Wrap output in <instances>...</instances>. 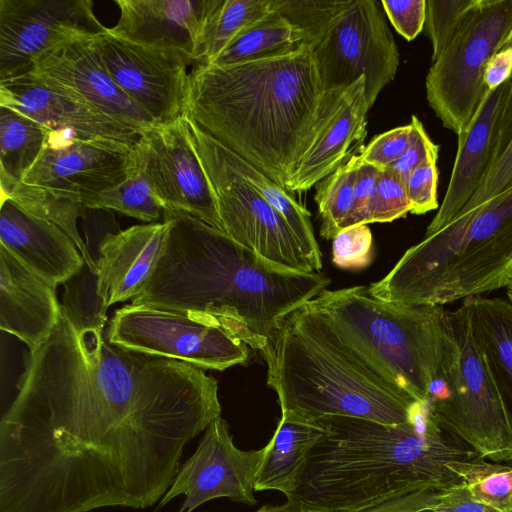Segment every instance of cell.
Instances as JSON below:
<instances>
[{
    "mask_svg": "<svg viewBox=\"0 0 512 512\" xmlns=\"http://www.w3.org/2000/svg\"><path fill=\"white\" fill-rule=\"evenodd\" d=\"M380 3L393 27L407 41L420 34L426 21V0H382Z\"/></svg>",
    "mask_w": 512,
    "mask_h": 512,
    "instance_id": "ee69618b",
    "label": "cell"
},
{
    "mask_svg": "<svg viewBox=\"0 0 512 512\" xmlns=\"http://www.w3.org/2000/svg\"><path fill=\"white\" fill-rule=\"evenodd\" d=\"M55 289L0 245V328L29 350L44 343L58 323Z\"/></svg>",
    "mask_w": 512,
    "mask_h": 512,
    "instance_id": "d4e9b609",
    "label": "cell"
},
{
    "mask_svg": "<svg viewBox=\"0 0 512 512\" xmlns=\"http://www.w3.org/2000/svg\"><path fill=\"white\" fill-rule=\"evenodd\" d=\"M93 41L112 79L157 125H168L184 116L187 69L195 64L190 56L123 40L110 34L108 28Z\"/></svg>",
    "mask_w": 512,
    "mask_h": 512,
    "instance_id": "5bb4252c",
    "label": "cell"
},
{
    "mask_svg": "<svg viewBox=\"0 0 512 512\" xmlns=\"http://www.w3.org/2000/svg\"><path fill=\"white\" fill-rule=\"evenodd\" d=\"M313 421L324 434L286 497L301 512H356L424 488L446 490L462 483L447 464L479 456L439 424L430 405L403 424L346 416Z\"/></svg>",
    "mask_w": 512,
    "mask_h": 512,
    "instance_id": "277c9868",
    "label": "cell"
},
{
    "mask_svg": "<svg viewBox=\"0 0 512 512\" xmlns=\"http://www.w3.org/2000/svg\"><path fill=\"white\" fill-rule=\"evenodd\" d=\"M88 209L113 210L144 222L160 218L164 204L136 155V165L121 183L84 205Z\"/></svg>",
    "mask_w": 512,
    "mask_h": 512,
    "instance_id": "836d02e7",
    "label": "cell"
},
{
    "mask_svg": "<svg viewBox=\"0 0 512 512\" xmlns=\"http://www.w3.org/2000/svg\"><path fill=\"white\" fill-rule=\"evenodd\" d=\"M17 390L0 421V512L151 507L222 411L205 370L78 332L62 308Z\"/></svg>",
    "mask_w": 512,
    "mask_h": 512,
    "instance_id": "6da1fadb",
    "label": "cell"
},
{
    "mask_svg": "<svg viewBox=\"0 0 512 512\" xmlns=\"http://www.w3.org/2000/svg\"><path fill=\"white\" fill-rule=\"evenodd\" d=\"M119 347L223 371L243 364L248 346L224 328L185 314L144 305L117 309L105 328Z\"/></svg>",
    "mask_w": 512,
    "mask_h": 512,
    "instance_id": "8fae6325",
    "label": "cell"
},
{
    "mask_svg": "<svg viewBox=\"0 0 512 512\" xmlns=\"http://www.w3.org/2000/svg\"><path fill=\"white\" fill-rule=\"evenodd\" d=\"M135 165V145L48 130L44 148L22 182L77 195L85 205L125 180Z\"/></svg>",
    "mask_w": 512,
    "mask_h": 512,
    "instance_id": "2e32d148",
    "label": "cell"
},
{
    "mask_svg": "<svg viewBox=\"0 0 512 512\" xmlns=\"http://www.w3.org/2000/svg\"><path fill=\"white\" fill-rule=\"evenodd\" d=\"M106 30L91 0H0V82L29 73L63 43Z\"/></svg>",
    "mask_w": 512,
    "mask_h": 512,
    "instance_id": "4fadbf2b",
    "label": "cell"
},
{
    "mask_svg": "<svg viewBox=\"0 0 512 512\" xmlns=\"http://www.w3.org/2000/svg\"><path fill=\"white\" fill-rule=\"evenodd\" d=\"M305 42L303 32L273 9L269 15L237 35L210 63L229 66L289 53Z\"/></svg>",
    "mask_w": 512,
    "mask_h": 512,
    "instance_id": "f546056e",
    "label": "cell"
},
{
    "mask_svg": "<svg viewBox=\"0 0 512 512\" xmlns=\"http://www.w3.org/2000/svg\"><path fill=\"white\" fill-rule=\"evenodd\" d=\"M29 73L64 87L106 116L141 134L157 126L112 79L93 37L78 38L55 47L35 60Z\"/></svg>",
    "mask_w": 512,
    "mask_h": 512,
    "instance_id": "ffe728a7",
    "label": "cell"
},
{
    "mask_svg": "<svg viewBox=\"0 0 512 512\" xmlns=\"http://www.w3.org/2000/svg\"><path fill=\"white\" fill-rule=\"evenodd\" d=\"M261 355L282 416L306 421L346 416L403 424L417 419L429 405L388 387L288 316Z\"/></svg>",
    "mask_w": 512,
    "mask_h": 512,
    "instance_id": "52a82bcc",
    "label": "cell"
},
{
    "mask_svg": "<svg viewBox=\"0 0 512 512\" xmlns=\"http://www.w3.org/2000/svg\"><path fill=\"white\" fill-rule=\"evenodd\" d=\"M2 197L10 198L33 216L58 225L71 237L87 265L98 273L77 228V220L86 208L79 196L22 182Z\"/></svg>",
    "mask_w": 512,
    "mask_h": 512,
    "instance_id": "4dcf8cb0",
    "label": "cell"
},
{
    "mask_svg": "<svg viewBox=\"0 0 512 512\" xmlns=\"http://www.w3.org/2000/svg\"><path fill=\"white\" fill-rule=\"evenodd\" d=\"M478 0H426V30L434 61L451 41Z\"/></svg>",
    "mask_w": 512,
    "mask_h": 512,
    "instance_id": "f35d334b",
    "label": "cell"
},
{
    "mask_svg": "<svg viewBox=\"0 0 512 512\" xmlns=\"http://www.w3.org/2000/svg\"><path fill=\"white\" fill-rule=\"evenodd\" d=\"M418 512H435V511H433L431 508H428V509L420 510Z\"/></svg>",
    "mask_w": 512,
    "mask_h": 512,
    "instance_id": "f5cc1de1",
    "label": "cell"
},
{
    "mask_svg": "<svg viewBox=\"0 0 512 512\" xmlns=\"http://www.w3.org/2000/svg\"><path fill=\"white\" fill-rule=\"evenodd\" d=\"M512 36V0H478L428 70L429 106L457 136L469 127L487 93L485 69Z\"/></svg>",
    "mask_w": 512,
    "mask_h": 512,
    "instance_id": "9c48e42d",
    "label": "cell"
},
{
    "mask_svg": "<svg viewBox=\"0 0 512 512\" xmlns=\"http://www.w3.org/2000/svg\"><path fill=\"white\" fill-rule=\"evenodd\" d=\"M351 0H272L273 9L300 29L313 48Z\"/></svg>",
    "mask_w": 512,
    "mask_h": 512,
    "instance_id": "8d00e7d4",
    "label": "cell"
},
{
    "mask_svg": "<svg viewBox=\"0 0 512 512\" xmlns=\"http://www.w3.org/2000/svg\"><path fill=\"white\" fill-rule=\"evenodd\" d=\"M438 154L428 156L407 177L406 191L412 214L421 215L438 208Z\"/></svg>",
    "mask_w": 512,
    "mask_h": 512,
    "instance_id": "b9f144b4",
    "label": "cell"
},
{
    "mask_svg": "<svg viewBox=\"0 0 512 512\" xmlns=\"http://www.w3.org/2000/svg\"><path fill=\"white\" fill-rule=\"evenodd\" d=\"M472 498L498 512H512V466L491 463L477 456L447 464Z\"/></svg>",
    "mask_w": 512,
    "mask_h": 512,
    "instance_id": "e575fe53",
    "label": "cell"
},
{
    "mask_svg": "<svg viewBox=\"0 0 512 512\" xmlns=\"http://www.w3.org/2000/svg\"><path fill=\"white\" fill-rule=\"evenodd\" d=\"M510 186H512V95L501 117L494 162L479 189L462 210L473 208Z\"/></svg>",
    "mask_w": 512,
    "mask_h": 512,
    "instance_id": "74e56055",
    "label": "cell"
},
{
    "mask_svg": "<svg viewBox=\"0 0 512 512\" xmlns=\"http://www.w3.org/2000/svg\"><path fill=\"white\" fill-rule=\"evenodd\" d=\"M61 308L78 332L105 331L107 306L98 291V274L85 262L64 283Z\"/></svg>",
    "mask_w": 512,
    "mask_h": 512,
    "instance_id": "d590c367",
    "label": "cell"
},
{
    "mask_svg": "<svg viewBox=\"0 0 512 512\" xmlns=\"http://www.w3.org/2000/svg\"><path fill=\"white\" fill-rule=\"evenodd\" d=\"M256 512H301V509L296 503L286 500L281 505H265Z\"/></svg>",
    "mask_w": 512,
    "mask_h": 512,
    "instance_id": "f907efd6",
    "label": "cell"
},
{
    "mask_svg": "<svg viewBox=\"0 0 512 512\" xmlns=\"http://www.w3.org/2000/svg\"><path fill=\"white\" fill-rule=\"evenodd\" d=\"M271 12L272 0H218L202 32L197 64L210 63L237 35Z\"/></svg>",
    "mask_w": 512,
    "mask_h": 512,
    "instance_id": "1f68e13d",
    "label": "cell"
},
{
    "mask_svg": "<svg viewBox=\"0 0 512 512\" xmlns=\"http://www.w3.org/2000/svg\"><path fill=\"white\" fill-rule=\"evenodd\" d=\"M163 216L170 221L163 254L133 305L220 326L262 352L282 320L330 283L321 273L277 268L188 213L166 208Z\"/></svg>",
    "mask_w": 512,
    "mask_h": 512,
    "instance_id": "7a4b0ae2",
    "label": "cell"
},
{
    "mask_svg": "<svg viewBox=\"0 0 512 512\" xmlns=\"http://www.w3.org/2000/svg\"><path fill=\"white\" fill-rule=\"evenodd\" d=\"M380 5L351 0L313 48L324 90L364 77L369 109L399 66V51Z\"/></svg>",
    "mask_w": 512,
    "mask_h": 512,
    "instance_id": "7c38bea8",
    "label": "cell"
},
{
    "mask_svg": "<svg viewBox=\"0 0 512 512\" xmlns=\"http://www.w3.org/2000/svg\"><path fill=\"white\" fill-rule=\"evenodd\" d=\"M512 75V43L508 42L496 52L488 62L484 73V81L489 90L505 83Z\"/></svg>",
    "mask_w": 512,
    "mask_h": 512,
    "instance_id": "681fc988",
    "label": "cell"
},
{
    "mask_svg": "<svg viewBox=\"0 0 512 512\" xmlns=\"http://www.w3.org/2000/svg\"><path fill=\"white\" fill-rule=\"evenodd\" d=\"M506 288H507V296H508L509 302L512 304V280Z\"/></svg>",
    "mask_w": 512,
    "mask_h": 512,
    "instance_id": "816d5d0a",
    "label": "cell"
},
{
    "mask_svg": "<svg viewBox=\"0 0 512 512\" xmlns=\"http://www.w3.org/2000/svg\"><path fill=\"white\" fill-rule=\"evenodd\" d=\"M323 428L315 421L281 416L280 422L263 447L255 491L275 490L286 497L297 487L308 455L322 438Z\"/></svg>",
    "mask_w": 512,
    "mask_h": 512,
    "instance_id": "484cf974",
    "label": "cell"
},
{
    "mask_svg": "<svg viewBox=\"0 0 512 512\" xmlns=\"http://www.w3.org/2000/svg\"><path fill=\"white\" fill-rule=\"evenodd\" d=\"M380 171L372 165L359 163L355 182L356 225L370 223V211Z\"/></svg>",
    "mask_w": 512,
    "mask_h": 512,
    "instance_id": "7dc6e473",
    "label": "cell"
},
{
    "mask_svg": "<svg viewBox=\"0 0 512 512\" xmlns=\"http://www.w3.org/2000/svg\"><path fill=\"white\" fill-rule=\"evenodd\" d=\"M332 241V261L338 267L361 269L371 263L373 238L367 224L345 228Z\"/></svg>",
    "mask_w": 512,
    "mask_h": 512,
    "instance_id": "60d3db41",
    "label": "cell"
},
{
    "mask_svg": "<svg viewBox=\"0 0 512 512\" xmlns=\"http://www.w3.org/2000/svg\"><path fill=\"white\" fill-rule=\"evenodd\" d=\"M444 311L440 305L380 300L359 285L325 289L288 318L388 387L425 402L440 366Z\"/></svg>",
    "mask_w": 512,
    "mask_h": 512,
    "instance_id": "5b68a950",
    "label": "cell"
},
{
    "mask_svg": "<svg viewBox=\"0 0 512 512\" xmlns=\"http://www.w3.org/2000/svg\"><path fill=\"white\" fill-rule=\"evenodd\" d=\"M511 280L512 186L424 234L368 292L389 302L442 306Z\"/></svg>",
    "mask_w": 512,
    "mask_h": 512,
    "instance_id": "8992f818",
    "label": "cell"
},
{
    "mask_svg": "<svg viewBox=\"0 0 512 512\" xmlns=\"http://www.w3.org/2000/svg\"><path fill=\"white\" fill-rule=\"evenodd\" d=\"M135 150L164 209L183 211L224 231L213 188L192 144L185 116L142 133Z\"/></svg>",
    "mask_w": 512,
    "mask_h": 512,
    "instance_id": "9a60e30c",
    "label": "cell"
},
{
    "mask_svg": "<svg viewBox=\"0 0 512 512\" xmlns=\"http://www.w3.org/2000/svg\"><path fill=\"white\" fill-rule=\"evenodd\" d=\"M509 42H511V43H512V36H511V38H510Z\"/></svg>",
    "mask_w": 512,
    "mask_h": 512,
    "instance_id": "db71d44e",
    "label": "cell"
},
{
    "mask_svg": "<svg viewBox=\"0 0 512 512\" xmlns=\"http://www.w3.org/2000/svg\"><path fill=\"white\" fill-rule=\"evenodd\" d=\"M444 491L438 488H424L391 497L356 512H418L432 508Z\"/></svg>",
    "mask_w": 512,
    "mask_h": 512,
    "instance_id": "bcb514c9",
    "label": "cell"
},
{
    "mask_svg": "<svg viewBox=\"0 0 512 512\" xmlns=\"http://www.w3.org/2000/svg\"><path fill=\"white\" fill-rule=\"evenodd\" d=\"M512 95V75L501 86L490 90L468 129L458 136L457 153L443 201L425 234L449 223L487 176L495 158L503 111Z\"/></svg>",
    "mask_w": 512,
    "mask_h": 512,
    "instance_id": "7402d4cb",
    "label": "cell"
},
{
    "mask_svg": "<svg viewBox=\"0 0 512 512\" xmlns=\"http://www.w3.org/2000/svg\"><path fill=\"white\" fill-rule=\"evenodd\" d=\"M431 509L435 512H498L474 500L463 483L445 490Z\"/></svg>",
    "mask_w": 512,
    "mask_h": 512,
    "instance_id": "c3c4849f",
    "label": "cell"
},
{
    "mask_svg": "<svg viewBox=\"0 0 512 512\" xmlns=\"http://www.w3.org/2000/svg\"><path fill=\"white\" fill-rule=\"evenodd\" d=\"M411 135L409 143L400 156L390 167L405 182L409 174L428 156L439 153V146L428 136L422 122L416 115L411 116Z\"/></svg>",
    "mask_w": 512,
    "mask_h": 512,
    "instance_id": "f6af8a7d",
    "label": "cell"
},
{
    "mask_svg": "<svg viewBox=\"0 0 512 512\" xmlns=\"http://www.w3.org/2000/svg\"><path fill=\"white\" fill-rule=\"evenodd\" d=\"M170 221L135 225L108 234L99 248L98 291L107 307L133 299L163 254Z\"/></svg>",
    "mask_w": 512,
    "mask_h": 512,
    "instance_id": "cb8c5ba5",
    "label": "cell"
},
{
    "mask_svg": "<svg viewBox=\"0 0 512 512\" xmlns=\"http://www.w3.org/2000/svg\"><path fill=\"white\" fill-rule=\"evenodd\" d=\"M410 135V123L376 135L357 155V159L360 164L372 165L381 170L388 168L403 154Z\"/></svg>",
    "mask_w": 512,
    "mask_h": 512,
    "instance_id": "7bdbcfd3",
    "label": "cell"
},
{
    "mask_svg": "<svg viewBox=\"0 0 512 512\" xmlns=\"http://www.w3.org/2000/svg\"><path fill=\"white\" fill-rule=\"evenodd\" d=\"M440 366L428 402L439 424L479 456L512 461V421L463 303L444 311Z\"/></svg>",
    "mask_w": 512,
    "mask_h": 512,
    "instance_id": "ba28073f",
    "label": "cell"
},
{
    "mask_svg": "<svg viewBox=\"0 0 512 512\" xmlns=\"http://www.w3.org/2000/svg\"><path fill=\"white\" fill-rule=\"evenodd\" d=\"M263 449L237 448L222 417L205 429L195 452L179 471L159 502L162 507L175 497L185 496L179 512H192L216 498L255 505V481Z\"/></svg>",
    "mask_w": 512,
    "mask_h": 512,
    "instance_id": "e0dca14e",
    "label": "cell"
},
{
    "mask_svg": "<svg viewBox=\"0 0 512 512\" xmlns=\"http://www.w3.org/2000/svg\"><path fill=\"white\" fill-rule=\"evenodd\" d=\"M217 143L219 151L229 167L254 187L282 216L292 230L312 270L320 271L322 255L315 237L310 212L287 189L219 141Z\"/></svg>",
    "mask_w": 512,
    "mask_h": 512,
    "instance_id": "83f0119b",
    "label": "cell"
},
{
    "mask_svg": "<svg viewBox=\"0 0 512 512\" xmlns=\"http://www.w3.org/2000/svg\"><path fill=\"white\" fill-rule=\"evenodd\" d=\"M186 120L192 144L213 188L224 232L277 268L314 272L282 216L229 167L217 140Z\"/></svg>",
    "mask_w": 512,
    "mask_h": 512,
    "instance_id": "30bf717a",
    "label": "cell"
},
{
    "mask_svg": "<svg viewBox=\"0 0 512 512\" xmlns=\"http://www.w3.org/2000/svg\"><path fill=\"white\" fill-rule=\"evenodd\" d=\"M120 10L113 36L153 47L182 52L195 65L204 27L218 0H115Z\"/></svg>",
    "mask_w": 512,
    "mask_h": 512,
    "instance_id": "44dd1931",
    "label": "cell"
},
{
    "mask_svg": "<svg viewBox=\"0 0 512 512\" xmlns=\"http://www.w3.org/2000/svg\"><path fill=\"white\" fill-rule=\"evenodd\" d=\"M368 111L364 77L325 90L310 140L285 189L306 191L345 163L352 145L366 135Z\"/></svg>",
    "mask_w": 512,
    "mask_h": 512,
    "instance_id": "d6986e66",
    "label": "cell"
},
{
    "mask_svg": "<svg viewBox=\"0 0 512 512\" xmlns=\"http://www.w3.org/2000/svg\"><path fill=\"white\" fill-rule=\"evenodd\" d=\"M0 106L30 118L47 130L69 133L76 138L112 139L136 145L142 135L64 87L31 73L0 82Z\"/></svg>",
    "mask_w": 512,
    "mask_h": 512,
    "instance_id": "ac0fdd59",
    "label": "cell"
},
{
    "mask_svg": "<svg viewBox=\"0 0 512 512\" xmlns=\"http://www.w3.org/2000/svg\"><path fill=\"white\" fill-rule=\"evenodd\" d=\"M313 47L189 72L184 116L285 188L324 95Z\"/></svg>",
    "mask_w": 512,
    "mask_h": 512,
    "instance_id": "3957f363",
    "label": "cell"
},
{
    "mask_svg": "<svg viewBox=\"0 0 512 512\" xmlns=\"http://www.w3.org/2000/svg\"><path fill=\"white\" fill-rule=\"evenodd\" d=\"M359 162L351 156L317 184L315 201L321 219L320 235L333 240L355 223V182Z\"/></svg>",
    "mask_w": 512,
    "mask_h": 512,
    "instance_id": "d6a6232c",
    "label": "cell"
},
{
    "mask_svg": "<svg viewBox=\"0 0 512 512\" xmlns=\"http://www.w3.org/2000/svg\"><path fill=\"white\" fill-rule=\"evenodd\" d=\"M476 341L512 421V304L480 295L464 299Z\"/></svg>",
    "mask_w": 512,
    "mask_h": 512,
    "instance_id": "4316f807",
    "label": "cell"
},
{
    "mask_svg": "<svg viewBox=\"0 0 512 512\" xmlns=\"http://www.w3.org/2000/svg\"><path fill=\"white\" fill-rule=\"evenodd\" d=\"M0 245L54 288L85 264L76 244L63 229L31 215L7 197H1Z\"/></svg>",
    "mask_w": 512,
    "mask_h": 512,
    "instance_id": "603a6c76",
    "label": "cell"
},
{
    "mask_svg": "<svg viewBox=\"0 0 512 512\" xmlns=\"http://www.w3.org/2000/svg\"><path fill=\"white\" fill-rule=\"evenodd\" d=\"M48 130L30 118L0 106L1 194L22 183L39 158Z\"/></svg>",
    "mask_w": 512,
    "mask_h": 512,
    "instance_id": "f1b7e54d",
    "label": "cell"
},
{
    "mask_svg": "<svg viewBox=\"0 0 512 512\" xmlns=\"http://www.w3.org/2000/svg\"><path fill=\"white\" fill-rule=\"evenodd\" d=\"M411 212L405 182L392 169L380 171L370 211V223L391 222Z\"/></svg>",
    "mask_w": 512,
    "mask_h": 512,
    "instance_id": "ab89813d",
    "label": "cell"
}]
</instances>
